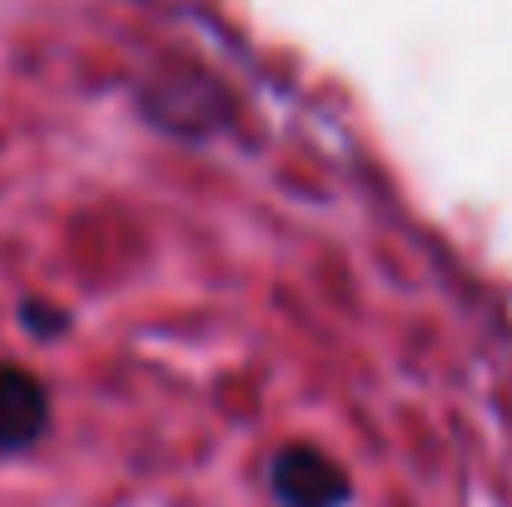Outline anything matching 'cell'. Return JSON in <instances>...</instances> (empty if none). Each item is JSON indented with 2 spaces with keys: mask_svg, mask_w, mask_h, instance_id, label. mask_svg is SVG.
<instances>
[{
  "mask_svg": "<svg viewBox=\"0 0 512 507\" xmlns=\"http://www.w3.org/2000/svg\"><path fill=\"white\" fill-rule=\"evenodd\" d=\"M269 488L279 507H343L353 498V483L339 463L314 443H289L269 463Z\"/></svg>",
  "mask_w": 512,
  "mask_h": 507,
  "instance_id": "obj_1",
  "label": "cell"
},
{
  "mask_svg": "<svg viewBox=\"0 0 512 507\" xmlns=\"http://www.w3.org/2000/svg\"><path fill=\"white\" fill-rule=\"evenodd\" d=\"M45 428H50L45 383L20 363H0V453L35 448L45 438Z\"/></svg>",
  "mask_w": 512,
  "mask_h": 507,
  "instance_id": "obj_2",
  "label": "cell"
},
{
  "mask_svg": "<svg viewBox=\"0 0 512 507\" xmlns=\"http://www.w3.org/2000/svg\"><path fill=\"white\" fill-rule=\"evenodd\" d=\"M20 324H25L30 334L55 338V334H65V329H70V314H65V309H55V304H40V299H25V304H20Z\"/></svg>",
  "mask_w": 512,
  "mask_h": 507,
  "instance_id": "obj_3",
  "label": "cell"
}]
</instances>
